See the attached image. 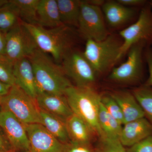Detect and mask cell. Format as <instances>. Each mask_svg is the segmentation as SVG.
<instances>
[{
  "label": "cell",
  "instance_id": "obj_6",
  "mask_svg": "<svg viewBox=\"0 0 152 152\" xmlns=\"http://www.w3.org/2000/svg\"><path fill=\"white\" fill-rule=\"evenodd\" d=\"M148 47L145 42L133 45L128 51L127 59L113 69L109 76V80L121 84H137L140 83L144 75V53Z\"/></svg>",
  "mask_w": 152,
  "mask_h": 152
},
{
  "label": "cell",
  "instance_id": "obj_37",
  "mask_svg": "<svg viewBox=\"0 0 152 152\" xmlns=\"http://www.w3.org/2000/svg\"><path fill=\"white\" fill-rule=\"evenodd\" d=\"M8 152H31L30 151H16L12 150V151H10Z\"/></svg>",
  "mask_w": 152,
  "mask_h": 152
},
{
  "label": "cell",
  "instance_id": "obj_28",
  "mask_svg": "<svg viewBox=\"0 0 152 152\" xmlns=\"http://www.w3.org/2000/svg\"><path fill=\"white\" fill-rule=\"evenodd\" d=\"M13 66V63L5 56H0V81L11 86L16 85Z\"/></svg>",
  "mask_w": 152,
  "mask_h": 152
},
{
  "label": "cell",
  "instance_id": "obj_35",
  "mask_svg": "<svg viewBox=\"0 0 152 152\" xmlns=\"http://www.w3.org/2000/svg\"><path fill=\"white\" fill-rule=\"evenodd\" d=\"M11 87L0 81V96H6L8 93Z\"/></svg>",
  "mask_w": 152,
  "mask_h": 152
},
{
  "label": "cell",
  "instance_id": "obj_13",
  "mask_svg": "<svg viewBox=\"0 0 152 152\" xmlns=\"http://www.w3.org/2000/svg\"><path fill=\"white\" fill-rule=\"evenodd\" d=\"M36 100L40 110L65 121L73 114L65 95L39 93L37 96Z\"/></svg>",
  "mask_w": 152,
  "mask_h": 152
},
{
  "label": "cell",
  "instance_id": "obj_14",
  "mask_svg": "<svg viewBox=\"0 0 152 152\" xmlns=\"http://www.w3.org/2000/svg\"><path fill=\"white\" fill-rule=\"evenodd\" d=\"M151 135L152 124L144 117L123 125L119 140L128 148Z\"/></svg>",
  "mask_w": 152,
  "mask_h": 152
},
{
  "label": "cell",
  "instance_id": "obj_20",
  "mask_svg": "<svg viewBox=\"0 0 152 152\" xmlns=\"http://www.w3.org/2000/svg\"><path fill=\"white\" fill-rule=\"evenodd\" d=\"M40 114L41 124L49 132L63 143L69 142L65 121L42 110H40Z\"/></svg>",
  "mask_w": 152,
  "mask_h": 152
},
{
  "label": "cell",
  "instance_id": "obj_17",
  "mask_svg": "<svg viewBox=\"0 0 152 152\" xmlns=\"http://www.w3.org/2000/svg\"><path fill=\"white\" fill-rule=\"evenodd\" d=\"M101 8L109 24L114 28L127 23L134 17L137 13L135 9L125 7L117 1H104Z\"/></svg>",
  "mask_w": 152,
  "mask_h": 152
},
{
  "label": "cell",
  "instance_id": "obj_4",
  "mask_svg": "<svg viewBox=\"0 0 152 152\" xmlns=\"http://www.w3.org/2000/svg\"><path fill=\"white\" fill-rule=\"evenodd\" d=\"M122 44L112 35L99 42L87 40L83 53L98 75L105 72L120 60Z\"/></svg>",
  "mask_w": 152,
  "mask_h": 152
},
{
  "label": "cell",
  "instance_id": "obj_32",
  "mask_svg": "<svg viewBox=\"0 0 152 152\" xmlns=\"http://www.w3.org/2000/svg\"><path fill=\"white\" fill-rule=\"evenodd\" d=\"M117 1L121 4L128 7H143L148 4L146 1L145 0H118Z\"/></svg>",
  "mask_w": 152,
  "mask_h": 152
},
{
  "label": "cell",
  "instance_id": "obj_18",
  "mask_svg": "<svg viewBox=\"0 0 152 152\" xmlns=\"http://www.w3.org/2000/svg\"><path fill=\"white\" fill-rule=\"evenodd\" d=\"M110 94L116 101L121 110L124 124L145 117L141 107L132 92L126 91H116Z\"/></svg>",
  "mask_w": 152,
  "mask_h": 152
},
{
  "label": "cell",
  "instance_id": "obj_1",
  "mask_svg": "<svg viewBox=\"0 0 152 152\" xmlns=\"http://www.w3.org/2000/svg\"><path fill=\"white\" fill-rule=\"evenodd\" d=\"M32 65L38 93L65 95L72 86L61 65L52 60L48 54L37 48L29 57Z\"/></svg>",
  "mask_w": 152,
  "mask_h": 152
},
{
  "label": "cell",
  "instance_id": "obj_19",
  "mask_svg": "<svg viewBox=\"0 0 152 152\" xmlns=\"http://www.w3.org/2000/svg\"><path fill=\"white\" fill-rule=\"evenodd\" d=\"M37 25L45 28H53L63 25L60 19L57 0H40L38 4Z\"/></svg>",
  "mask_w": 152,
  "mask_h": 152
},
{
  "label": "cell",
  "instance_id": "obj_39",
  "mask_svg": "<svg viewBox=\"0 0 152 152\" xmlns=\"http://www.w3.org/2000/svg\"><path fill=\"white\" fill-rule=\"evenodd\" d=\"M149 3L151 5V6L152 7V1H151Z\"/></svg>",
  "mask_w": 152,
  "mask_h": 152
},
{
  "label": "cell",
  "instance_id": "obj_7",
  "mask_svg": "<svg viewBox=\"0 0 152 152\" xmlns=\"http://www.w3.org/2000/svg\"><path fill=\"white\" fill-rule=\"evenodd\" d=\"M119 34L123 39L119 59L137 43L145 42L149 47L152 45V10L149 3L142 7L136 22Z\"/></svg>",
  "mask_w": 152,
  "mask_h": 152
},
{
  "label": "cell",
  "instance_id": "obj_36",
  "mask_svg": "<svg viewBox=\"0 0 152 152\" xmlns=\"http://www.w3.org/2000/svg\"><path fill=\"white\" fill-rule=\"evenodd\" d=\"M9 2L8 0H0V8L7 4Z\"/></svg>",
  "mask_w": 152,
  "mask_h": 152
},
{
  "label": "cell",
  "instance_id": "obj_10",
  "mask_svg": "<svg viewBox=\"0 0 152 152\" xmlns=\"http://www.w3.org/2000/svg\"><path fill=\"white\" fill-rule=\"evenodd\" d=\"M5 56L12 63L29 58L38 48L34 39L20 21L5 34Z\"/></svg>",
  "mask_w": 152,
  "mask_h": 152
},
{
  "label": "cell",
  "instance_id": "obj_29",
  "mask_svg": "<svg viewBox=\"0 0 152 152\" xmlns=\"http://www.w3.org/2000/svg\"><path fill=\"white\" fill-rule=\"evenodd\" d=\"M127 152H152V135L126 148Z\"/></svg>",
  "mask_w": 152,
  "mask_h": 152
},
{
  "label": "cell",
  "instance_id": "obj_24",
  "mask_svg": "<svg viewBox=\"0 0 152 152\" xmlns=\"http://www.w3.org/2000/svg\"><path fill=\"white\" fill-rule=\"evenodd\" d=\"M20 21L16 8L10 1L0 8V31L3 33L6 34Z\"/></svg>",
  "mask_w": 152,
  "mask_h": 152
},
{
  "label": "cell",
  "instance_id": "obj_15",
  "mask_svg": "<svg viewBox=\"0 0 152 152\" xmlns=\"http://www.w3.org/2000/svg\"><path fill=\"white\" fill-rule=\"evenodd\" d=\"M13 72L16 85L34 99L38 90L32 65L28 58H23L14 64Z\"/></svg>",
  "mask_w": 152,
  "mask_h": 152
},
{
  "label": "cell",
  "instance_id": "obj_2",
  "mask_svg": "<svg viewBox=\"0 0 152 152\" xmlns=\"http://www.w3.org/2000/svg\"><path fill=\"white\" fill-rule=\"evenodd\" d=\"M22 22L32 36L38 48L51 55L57 64L61 63L73 50L75 34L71 27L62 25L56 28H45Z\"/></svg>",
  "mask_w": 152,
  "mask_h": 152
},
{
  "label": "cell",
  "instance_id": "obj_16",
  "mask_svg": "<svg viewBox=\"0 0 152 152\" xmlns=\"http://www.w3.org/2000/svg\"><path fill=\"white\" fill-rule=\"evenodd\" d=\"M66 127L70 142L75 143H92L98 136L88 125L73 114L66 120Z\"/></svg>",
  "mask_w": 152,
  "mask_h": 152
},
{
  "label": "cell",
  "instance_id": "obj_12",
  "mask_svg": "<svg viewBox=\"0 0 152 152\" xmlns=\"http://www.w3.org/2000/svg\"><path fill=\"white\" fill-rule=\"evenodd\" d=\"M31 152H66V144L53 135L39 124L25 125Z\"/></svg>",
  "mask_w": 152,
  "mask_h": 152
},
{
  "label": "cell",
  "instance_id": "obj_5",
  "mask_svg": "<svg viewBox=\"0 0 152 152\" xmlns=\"http://www.w3.org/2000/svg\"><path fill=\"white\" fill-rule=\"evenodd\" d=\"M2 108L7 110L25 125L41 124L40 110L36 99L16 85L3 96Z\"/></svg>",
  "mask_w": 152,
  "mask_h": 152
},
{
  "label": "cell",
  "instance_id": "obj_33",
  "mask_svg": "<svg viewBox=\"0 0 152 152\" xmlns=\"http://www.w3.org/2000/svg\"><path fill=\"white\" fill-rule=\"evenodd\" d=\"M13 150L10 144L1 128L0 127V151L8 152Z\"/></svg>",
  "mask_w": 152,
  "mask_h": 152
},
{
  "label": "cell",
  "instance_id": "obj_27",
  "mask_svg": "<svg viewBox=\"0 0 152 152\" xmlns=\"http://www.w3.org/2000/svg\"><path fill=\"white\" fill-rule=\"evenodd\" d=\"M101 102L107 111L123 125L124 119L121 110L110 94L101 96Z\"/></svg>",
  "mask_w": 152,
  "mask_h": 152
},
{
  "label": "cell",
  "instance_id": "obj_40",
  "mask_svg": "<svg viewBox=\"0 0 152 152\" xmlns=\"http://www.w3.org/2000/svg\"><path fill=\"white\" fill-rule=\"evenodd\" d=\"M1 108L0 109V111H1Z\"/></svg>",
  "mask_w": 152,
  "mask_h": 152
},
{
  "label": "cell",
  "instance_id": "obj_26",
  "mask_svg": "<svg viewBox=\"0 0 152 152\" xmlns=\"http://www.w3.org/2000/svg\"><path fill=\"white\" fill-rule=\"evenodd\" d=\"M97 152H127L126 148L119 139L99 138L95 145Z\"/></svg>",
  "mask_w": 152,
  "mask_h": 152
},
{
  "label": "cell",
  "instance_id": "obj_41",
  "mask_svg": "<svg viewBox=\"0 0 152 152\" xmlns=\"http://www.w3.org/2000/svg\"><path fill=\"white\" fill-rule=\"evenodd\" d=\"M0 152H4L0 151Z\"/></svg>",
  "mask_w": 152,
  "mask_h": 152
},
{
  "label": "cell",
  "instance_id": "obj_8",
  "mask_svg": "<svg viewBox=\"0 0 152 152\" xmlns=\"http://www.w3.org/2000/svg\"><path fill=\"white\" fill-rule=\"evenodd\" d=\"M78 31L87 40L101 41L109 35L101 7L81 1L79 18Z\"/></svg>",
  "mask_w": 152,
  "mask_h": 152
},
{
  "label": "cell",
  "instance_id": "obj_9",
  "mask_svg": "<svg viewBox=\"0 0 152 152\" xmlns=\"http://www.w3.org/2000/svg\"><path fill=\"white\" fill-rule=\"evenodd\" d=\"M64 72L72 80L76 86L95 88L97 76L83 52L72 50L61 62Z\"/></svg>",
  "mask_w": 152,
  "mask_h": 152
},
{
  "label": "cell",
  "instance_id": "obj_25",
  "mask_svg": "<svg viewBox=\"0 0 152 152\" xmlns=\"http://www.w3.org/2000/svg\"><path fill=\"white\" fill-rule=\"evenodd\" d=\"M143 112L145 118L152 124V88L143 86L132 91Z\"/></svg>",
  "mask_w": 152,
  "mask_h": 152
},
{
  "label": "cell",
  "instance_id": "obj_23",
  "mask_svg": "<svg viewBox=\"0 0 152 152\" xmlns=\"http://www.w3.org/2000/svg\"><path fill=\"white\" fill-rule=\"evenodd\" d=\"M40 0H10L16 8L21 20L28 24L37 25V12Z\"/></svg>",
  "mask_w": 152,
  "mask_h": 152
},
{
  "label": "cell",
  "instance_id": "obj_34",
  "mask_svg": "<svg viewBox=\"0 0 152 152\" xmlns=\"http://www.w3.org/2000/svg\"><path fill=\"white\" fill-rule=\"evenodd\" d=\"M5 34L0 31V56H5Z\"/></svg>",
  "mask_w": 152,
  "mask_h": 152
},
{
  "label": "cell",
  "instance_id": "obj_3",
  "mask_svg": "<svg viewBox=\"0 0 152 152\" xmlns=\"http://www.w3.org/2000/svg\"><path fill=\"white\" fill-rule=\"evenodd\" d=\"M65 96L73 113L88 125L98 138L101 137L102 133L98 121L101 95L95 88L72 85L66 90Z\"/></svg>",
  "mask_w": 152,
  "mask_h": 152
},
{
  "label": "cell",
  "instance_id": "obj_21",
  "mask_svg": "<svg viewBox=\"0 0 152 152\" xmlns=\"http://www.w3.org/2000/svg\"><path fill=\"white\" fill-rule=\"evenodd\" d=\"M57 1L63 24L78 28L81 1L57 0Z\"/></svg>",
  "mask_w": 152,
  "mask_h": 152
},
{
  "label": "cell",
  "instance_id": "obj_11",
  "mask_svg": "<svg viewBox=\"0 0 152 152\" xmlns=\"http://www.w3.org/2000/svg\"><path fill=\"white\" fill-rule=\"evenodd\" d=\"M0 127L14 151H29V142L25 125L11 112L2 108L0 111Z\"/></svg>",
  "mask_w": 152,
  "mask_h": 152
},
{
  "label": "cell",
  "instance_id": "obj_22",
  "mask_svg": "<svg viewBox=\"0 0 152 152\" xmlns=\"http://www.w3.org/2000/svg\"><path fill=\"white\" fill-rule=\"evenodd\" d=\"M98 121L102 133L101 137L120 139L123 125L107 111L101 102L99 107Z\"/></svg>",
  "mask_w": 152,
  "mask_h": 152
},
{
  "label": "cell",
  "instance_id": "obj_38",
  "mask_svg": "<svg viewBox=\"0 0 152 152\" xmlns=\"http://www.w3.org/2000/svg\"><path fill=\"white\" fill-rule=\"evenodd\" d=\"M3 96H0V106H1L2 103Z\"/></svg>",
  "mask_w": 152,
  "mask_h": 152
},
{
  "label": "cell",
  "instance_id": "obj_30",
  "mask_svg": "<svg viewBox=\"0 0 152 152\" xmlns=\"http://www.w3.org/2000/svg\"><path fill=\"white\" fill-rule=\"evenodd\" d=\"M66 152H97L95 146L92 143H75L71 142L66 144Z\"/></svg>",
  "mask_w": 152,
  "mask_h": 152
},
{
  "label": "cell",
  "instance_id": "obj_31",
  "mask_svg": "<svg viewBox=\"0 0 152 152\" xmlns=\"http://www.w3.org/2000/svg\"><path fill=\"white\" fill-rule=\"evenodd\" d=\"M145 58L148 68L149 75L144 85L152 88V48L150 47H147L145 50Z\"/></svg>",
  "mask_w": 152,
  "mask_h": 152
}]
</instances>
